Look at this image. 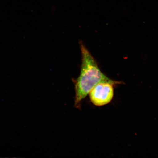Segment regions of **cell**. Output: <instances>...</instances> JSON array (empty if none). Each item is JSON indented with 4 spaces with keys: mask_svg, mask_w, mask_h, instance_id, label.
I'll return each mask as SVG.
<instances>
[{
    "mask_svg": "<svg viewBox=\"0 0 158 158\" xmlns=\"http://www.w3.org/2000/svg\"><path fill=\"white\" fill-rule=\"evenodd\" d=\"M82 65L80 76L75 82V105L78 106L95 86L103 81L110 80L100 70L85 46L81 44Z\"/></svg>",
    "mask_w": 158,
    "mask_h": 158,
    "instance_id": "1",
    "label": "cell"
},
{
    "mask_svg": "<svg viewBox=\"0 0 158 158\" xmlns=\"http://www.w3.org/2000/svg\"><path fill=\"white\" fill-rule=\"evenodd\" d=\"M118 82L110 80L97 84L89 93L91 101L95 105L101 106L109 103L113 98V86Z\"/></svg>",
    "mask_w": 158,
    "mask_h": 158,
    "instance_id": "2",
    "label": "cell"
}]
</instances>
